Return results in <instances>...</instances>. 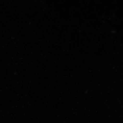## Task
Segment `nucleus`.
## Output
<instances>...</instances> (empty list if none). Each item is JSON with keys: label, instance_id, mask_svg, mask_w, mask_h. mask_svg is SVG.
I'll return each instance as SVG.
<instances>
[]
</instances>
